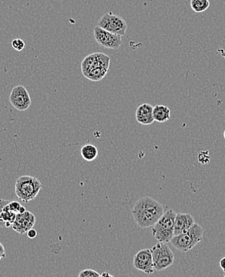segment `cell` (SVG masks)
<instances>
[{
    "instance_id": "obj_22",
    "label": "cell",
    "mask_w": 225,
    "mask_h": 277,
    "mask_svg": "<svg viewBox=\"0 0 225 277\" xmlns=\"http://www.w3.org/2000/svg\"><path fill=\"white\" fill-rule=\"evenodd\" d=\"M6 257V250L3 245L0 243V260L5 258Z\"/></svg>"
},
{
    "instance_id": "obj_17",
    "label": "cell",
    "mask_w": 225,
    "mask_h": 277,
    "mask_svg": "<svg viewBox=\"0 0 225 277\" xmlns=\"http://www.w3.org/2000/svg\"><path fill=\"white\" fill-rule=\"evenodd\" d=\"M191 7L195 12H204L210 6L209 0H191Z\"/></svg>"
},
{
    "instance_id": "obj_25",
    "label": "cell",
    "mask_w": 225,
    "mask_h": 277,
    "mask_svg": "<svg viewBox=\"0 0 225 277\" xmlns=\"http://www.w3.org/2000/svg\"><path fill=\"white\" fill-rule=\"evenodd\" d=\"M100 277H114V276L111 275L110 273L105 272V273H102L101 275H100Z\"/></svg>"
},
{
    "instance_id": "obj_19",
    "label": "cell",
    "mask_w": 225,
    "mask_h": 277,
    "mask_svg": "<svg viewBox=\"0 0 225 277\" xmlns=\"http://www.w3.org/2000/svg\"><path fill=\"white\" fill-rule=\"evenodd\" d=\"M11 46L14 49L16 50L18 52H21L25 47V43L23 39H15L11 42Z\"/></svg>"
},
{
    "instance_id": "obj_11",
    "label": "cell",
    "mask_w": 225,
    "mask_h": 277,
    "mask_svg": "<svg viewBox=\"0 0 225 277\" xmlns=\"http://www.w3.org/2000/svg\"><path fill=\"white\" fill-rule=\"evenodd\" d=\"M35 221L36 219L34 214L27 211L24 213L17 214L16 218L11 227L19 234L23 235L33 228Z\"/></svg>"
},
{
    "instance_id": "obj_12",
    "label": "cell",
    "mask_w": 225,
    "mask_h": 277,
    "mask_svg": "<svg viewBox=\"0 0 225 277\" xmlns=\"http://www.w3.org/2000/svg\"><path fill=\"white\" fill-rule=\"evenodd\" d=\"M195 220L190 213H177L175 220L174 236L182 234L194 225Z\"/></svg>"
},
{
    "instance_id": "obj_21",
    "label": "cell",
    "mask_w": 225,
    "mask_h": 277,
    "mask_svg": "<svg viewBox=\"0 0 225 277\" xmlns=\"http://www.w3.org/2000/svg\"><path fill=\"white\" fill-rule=\"evenodd\" d=\"M8 206L11 211L18 214L19 212V209H20L21 206L22 205H21L19 202L12 201L9 203Z\"/></svg>"
},
{
    "instance_id": "obj_28",
    "label": "cell",
    "mask_w": 225,
    "mask_h": 277,
    "mask_svg": "<svg viewBox=\"0 0 225 277\" xmlns=\"http://www.w3.org/2000/svg\"></svg>"
},
{
    "instance_id": "obj_3",
    "label": "cell",
    "mask_w": 225,
    "mask_h": 277,
    "mask_svg": "<svg viewBox=\"0 0 225 277\" xmlns=\"http://www.w3.org/2000/svg\"><path fill=\"white\" fill-rule=\"evenodd\" d=\"M176 214L172 209L167 210L153 226L151 233L157 241L164 244L171 242L174 236Z\"/></svg>"
},
{
    "instance_id": "obj_4",
    "label": "cell",
    "mask_w": 225,
    "mask_h": 277,
    "mask_svg": "<svg viewBox=\"0 0 225 277\" xmlns=\"http://www.w3.org/2000/svg\"><path fill=\"white\" fill-rule=\"evenodd\" d=\"M203 235L204 229L202 227L195 223L189 230L178 236H174L170 243L179 252L186 253L201 242L203 240Z\"/></svg>"
},
{
    "instance_id": "obj_8",
    "label": "cell",
    "mask_w": 225,
    "mask_h": 277,
    "mask_svg": "<svg viewBox=\"0 0 225 277\" xmlns=\"http://www.w3.org/2000/svg\"><path fill=\"white\" fill-rule=\"evenodd\" d=\"M94 37L99 45L108 49L116 50L122 45V36L106 31L98 26L94 28Z\"/></svg>"
},
{
    "instance_id": "obj_2",
    "label": "cell",
    "mask_w": 225,
    "mask_h": 277,
    "mask_svg": "<svg viewBox=\"0 0 225 277\" xmlns=\"http://www.w3.org/2000/svg\"><path fill=\"white\" fill-rule=\"evenodd\" d=\"M110 61L111 59L106 54L95 52L83 59L81 63V71L84 77L97 82L103 80L108 73Z\"/></svg>"
},
{
    "instance_id": "obj_14",
    "label": "cell",
    "mask_w": 225,
    "mask_h": 277,
    "mask_svg": "<svg viewBox=\"0 0 225 277\" xmlns=\"http://www.w3.org/2000/svg\"><path fill=\"white\" fill-rule=\"evenodd\" d=\"M171 111L169 107L164 105H155L153 107V117L155 121L164 123L170 119Z\"/></svg>"
},
{
    "instance_id": "obj_7",
    "label": "cell",
    "mask_w": 225,
    "mask_h": 277,
    "mask_svg": "<svg viewBox=\"0 0 225 277\" xmlns=\"http://www.w3.org/2000/svg\"><path fill=\"white\" fill-rule=\"evenodd\" d=\"M98 27L112 33L124 36L126 34L128 25L126 21L112 12L105 13L97 22Z\"/></svg>"
},
{
    "instance_id": "obj_24",
    "label": "cell",
    "mask_w": 225,
    "mask_h": 277,
    "mask_svg": "<svg viewBox=\"0 0 225 277\" xmlns=\"http://www.w3.org/2000/svg\"><path fill=\"white\" fill-rule=\"evenodd\" d=\"M220 267L225 273V257L221 259V261H220Z\"/></svg>"
},
{
    "instance_id": "obj_23",
    "label": "cell",
    "mask_w": 225,
    "mask_h": 277,
    "mask_svg": "<svg viewBox=\"0 0 225 277\" xmlns=\"http://www.w3.org/2000/svg\"><path fill=\"white\" fill-rule=\"evenodd\" d=\"M27 233V236L31 239H34L37 236V232L35 229H33V228H31V230L28 231Z\"/></svg>"
},
{
    "instance_id": "obj_20",
    "label": "cell",
    "mask_w": 225,
    "mask_h": 277,
    "mask_svg": "<svg viewBox=\"0 0 225 277\" xmlns=\"http://www.w3.org/2000/svg\"><path fill=\"white\" fill-rule=\"evenodd\" d=\"M9 203H10V201H8V200L0 199V228H6V224L1 219V214H2V210L4 208L5 206L7 205Z\"/></svg>"
},
{
    "instance_id": "obj_15",
    "label": "cell",
    "mask_w": 225,
    "mask_h": 277,
    "mask_svg": "<svg viewBox=\"0 0 225 277\" xmlns=\"http://www.w3.org/2000/svg\"><path fill=\"white\" fill-rule=\"evenodd\" d=\"M80 154L83 160L90 162L97 158L99 152H98V148L93 144H86L81 148Z\"/></svg>"
},
{
    "instance_id": "obj_10",
    "label": "cell",
    "mask_w": 225,
    "mask_h": 277,
    "mask_svg": "<svg viewBox=\"0 0 225 277\" xmlns=\"http://www.w3.org/2000/svg\"><path fill=\"white\" fill-rule=\"evenodd\" d=\"M135 269L146 274H152L155 271L153 265L151 249H145L139 251L133 259Z\"/></svg>"
},
{
    "instance_id": "obj_1",
    "label": "cell",
    "mask_w": 225,
    "mask_h": 277,
    "mask_svg": "<svg viewBox=\"0 0 225 277\" xmlns=\"http://www.w3.org/2000/svg\"><path fill=\"white\" fill-rule=\"evenodd\" d=\"M164 214L161 203L150 196L141 198L135 203L132 216L141 228L153 227Z\"/></svg>"
},
{
    "instance_id": "obj_6",
    "label": "cell",
    "mask_w": 225,
    "mask_h": 277,
    "mask_svg": "<svg viewBox=\"0 0 225 277\" xmlns=\"http://www.w3.org/2000/svg\"><path fill=\"white\" fill-rule=\"evenodd\" d=\"M153 265L156 271H163L173 265L175 261L174 253L164 243L159 242L151 248Z\"/></svg>"
},
{
    "instance_id": "obj_5",
    "label": "cell",
    "mask_w": 225,
    "mask_h": 277,
    "mask_svg": "<svg viewBox=\"0 0 225 277\" xmlns=\"http://www.w3.org/2000/svg\"><path fill=\"white\" fill-rule=\"evenodd\" d=\"M15 194L17 197L24 203L33 200L42 188L39 179L31 176H23L15 181Z\"/></svg>"
},
{
    "instance_id": "obj_26",
    "label": "cell",
    "mask_w": 225,
    "mask_h": 277,
    "mask_svg": "<svg viewBox=\"0 0 225 277\" xmlns=\"http://www.w3.org/2000/svg\"><path fill=\"white\" fill-rule=\"evenodd\" d=\"M26 211H27L26 208H25V207H23V206H21L20 209H19V213H21V214L24 213V212H26Z\"/></svg>"
},
{
    "instance_id": "obj_27",
    "label": "cell",
    "mask_w": 225,
    "mask_h": 277,
    "mask_svg": "<svg viewBox=\"0 0 225 277\" xmlns=\"http://www.w3.org/2000/svg\"><path fill=\"white\" fill-rule=\"evenodd\" d=\"M224 137H225V132H224Z\"/></svg>"
},
{
    "instance_id": "obj_13",
    "label": "cell",
    "mask_w": 225,
    "mask_h": 277,
    "mask_svg": "<svg viewBox=\"0 0 225 277\" xmlns=\"http://www.w3.org/2000/svg\"><path fill=\"white\" fill-rule=\"evenodd\" d=\"M136 119L142 125H151L155 121L153 117V107L149 103H143L137 107Z\"/></svg>"
},
{
    "instance_id": "obj_18",
    "label": "cell",
    "mask_w": 225,
    "mask_h": 277,
    "mask_svg": "<svg viewBox=\"0 0 225 277\" xmlns=\"http://www.w3.org/2000/svg\"><path fill=\"white\" fill-rule=\"evenodd\" d=\"M78 277H100V274L92 269H84L79 273Z\"/></svg>"
},
{
    "instance_id": "obj_9",
    "label": "cell",
    "mask_w": 225,
    "mask_h": 277,
    "mask_svg": "<svg viewBox=\"0 0 225 277\" xmlns=\"http://www.w3.org/2000/svg\"><path fill=\"white\" fill-rule=\"evenodd\" d=\"M10 104L18 111H26L31 105V99L27 89L22 85L15 86L10 92L9 97Z\"/></svg>"
},
{
    "instance_id": "obj_16",
    "label": "cell",
    "mask_w": 225,
    "mask_h": 277,
    "mask_svg": "<svg viewBox=\"0 0 225 277\" xmlns=\"http://www.w3.org/2000/svg\"><path fill=\"white\" fill-rule=\"evenodd\" d=\"M8 204L5 206L4 208L2 210V214H1V219L6 224V228H9L10 226H12L17 215V213L10 209Z\"/></svg>"
}]
</instances>
